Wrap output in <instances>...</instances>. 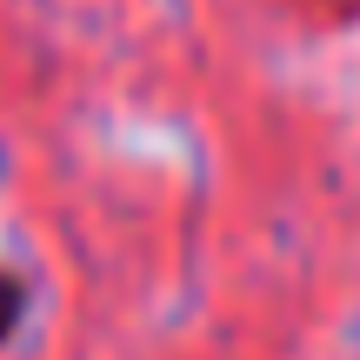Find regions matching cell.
I'll return each instance as SVG.
<instances>
[{
    "mask_svg": "<svg viewBox=\"0 0 360 360\" xmlns=\"http://www.w3.org/2000/svg\"><path fill=\"white\" fill-rule=\"evenodd\" d=\"M27 314H34V287H27L20 267H7V260H0V347H13V340H20Z\"/></svg>",
    "mask_w": 360,
    "mask_h": 360,
    "instance_id": "6da1fadb",
    "label": "cell"
}]
</instances>
